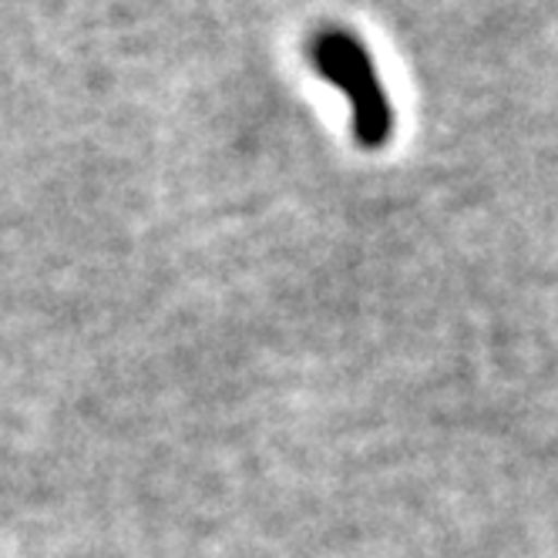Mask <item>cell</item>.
I'll list each match as a JSON object with an SVG mask.
<instances>
[{
	"instance_id": "obj_1",
	"label": "cell",
	"mask_w": 558,
	"mask_h": 558,
	"mask_svg": "<svg viewBox=\"0 0 558 558\" xmlns=\"http://www.w3.org/2000/svg\"><path fill=\"white\" fill-rule=\"evenodd\" d=\"M310 64L347 98L353 138L371 151L384 148L393 135V105L361 37L347 27L316 31L310 41Z\"/></svg>"
}]
</instances>
